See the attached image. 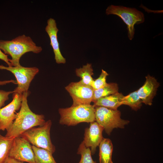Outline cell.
<instances>
[{"instance_id": "6da1fadb", "label": "cell", "mask_w": 163, "mask_h": 163, "mask_svg": "<svg viewBox=\"0 0 163 163\" xmlns=\"http://www.w3.org/2000/svg\"><path fill=\"white\" fill-rule=\"evenodd\" d=\"M29 94L28 91L23 93L22 100L20 110L12 124L6 130L5 137L14 138L20 136L33 127L43 125L46 121L43 115L36 114L30 108L27 101Z\"/></svg>"}, {"instance_id": "7a4b0ae2", "label": "cell", "mask_w": 163, "mask_h": 163, "mask_svg": "<svg viewBox=\"0 0 163 163\" xmlns=\"http://www.w3.org/2000/svg\"><path fill=\"white\" fill-rule=\"evenodd\" d=\"M0 49L4 54L11 57L9 61L11 66L21 65L20 59L25 53L32 52L37 54L42 50V47L37 46L30 37L24 34L11 40H0Z\"/></svg>"}, {"instance_id": "3957f363", "label": "cell", "mask_w": 163, "mask_h": 163, "mask_svg": "<svg viewBox=\"0 0 163 163\" xmlns=\"http://www.w3.org/2000/svg\"><path fill=\"white\" fill-rule=\"evenodd\" d=\"M59 123L75 126L83 122L91 123L95 120V108L93 105H81L59 108Z\"/></svg>"}, {"instance_id": "277c9868", "label": "cell", "mask_w": 163, "mask_h": 163, "mask_svg": "<svg viewBox=\"0 0 163 163\" xmlns=\"http://www.w3.org/2000/svg\"><path fill=\"white\" fill-rule=\"evenodd\" d=\"M52 122L50 120L46 121L42 125L33 127L21 135L32 145L47 150L53 154L56 151L55 146L51 141L50 131Z\"/></svg>"}, {"instance_id": "5b68a950", "label": "cell", "mask_w": 163, "mask_h": 163, "mask_svg": "<svg viewBox=\"0 0 163 163\" xmlns=\"http://www.w3.org/2000/svg\"><path fill=\"white\" fill-rule=\"evenodd\" d=\"M106 14L116 15L122 19L127 25L128 37L130 40L134 37L135 24L142 23L145 21L143 13L134 8L111 5L106 9Z\"/></svg>"}, {"instance_id": "8992f818", "label": "cell", "mask_w": 163, "mask_h": 163, "mask_svg": "<svg viewBox=\"0 0 163 163\" xmlns=\"http://www.w3.org/2000/svg\"><path fill=\"white\" fill-rule=\"evenodd\" d=\"M95 120L108 135L114 129L123 128L129 122L128 120L121 118V112L117 109L112 110L101 106L95 107Z\"/></svg>"}, {"instance_id": "52a82bcc", "label": "cell", "mask_w": 163, "mask_h": 163, "mask_svg": "<svg viewBox=\"0 0 163 163\" xmlns=\"http://www.w3.org/2000/svg\"><path fill=\"white\" fill-rule=\"evenodd\" d=\"M0 69L8 71L13 74L16 79L17 87L14 93L22 94L28 91L30 83L35 75L39 72L36 67H24L21 65L16 66L6 67L0 65Z\"/></svg>"}, {"instance_id": "ba28073f", "label": "cell", "mask_w": 163, "mask_h": 163, "mask_svg": "<svg viewBox=\"0 0 163 163\" xmlns=\"http://www.w3.org/2000/svg\"><path fill=\"white\" fill-rule=\"evenodd\" d=\"M73 100L72 106L90 105L92 102L94 90L91 86L80 81L71 82L65 87Z\"/></svg>"}, {"instance_id": "9c48e42d", "label": "cell", "mask_w": 163, "mask_h": 163, "mask_svg": "<svg viewBox=\"0 0 163 163\" xmlns=\"http://www.w3.org/2000/svg\"><path fill=\"white\" fill-rule=\"evenodd\" d=\"M23 94L13 93V100L0 110V131L7 130L12 124L17 117L16 111L20 109Z\"/></svg>"}, {"instance_id": "30bf717a", "label": "cell", "mask_w": 163, "mask_h": 163, "mask_svg": "<svg viewBox=\"0 0 163 163\" xmlns=\"http://www.w3.org/2000/svg\"><path fill=\"white\" fill-rule=\"evenodd\" d=\"M9 157L23 162L36 163L32 145L20 136L14 138Z\"/></svg>"}, {"instance_id": "8fae6325", "label": "cell", "mask_w": 163, "mask_h": 163, "mask_svg": "<svg viewBox=\"0 0 163 163\" xmlns=\"http://www.w3.org/2000/svg\"><path fill=\"white\" fill-rule=\"evenodd\" d=\"M104 130L96 121L90 123L89 127L85 130L82 141L86 147L90 149L92 155L95 154L97 147L104 138L102 136Z\"/></svg>"}, {"instance_id": "7c38bea8", "label": "cell", "mask_w": 163, "mask_h": 163, "mask_svg": "<svg viewBox=\"0 0 163 163\" xmlns=\"http://www.w3.org/2000/svg\"><path fill=\"white\" fill-rule=\"evenodd\" d=\"M145 79L144 84L137 91L142 103L151 106L160 84L154 77L149 75L145 77Z\"/></svg>"}, {"instance_id": "4fadbf2b", "label": "cell", "mask_w": 163, "mask_h": 163, "mask_svg": "<svg viewBox=\"0 0 163 163\" xmlns=\"http://www.w3.org/2000/svg\"><path fill=\"white\" fill-rule=\"evenodd\" d=\"M45 30L50 37V45L53 49L56 63L59 64L65 63L66 59L61 53L58 40L57 34L59 30L55 20L51 18L48 19Z\"/></svg>"}, {"instance_id": "5bb4252c", "label": "cell", "mask_w": 163, "mask_h": 163, "mask_svg": "<svg viewBox=\"0 0 163 163\" xmlns=\"http://www.w3.org/2000/svg\"><path fill=\"white\" fill-rule=\"evenodd\" d=\"M124 96L122 93L118 92L99 99L93 105L94 107L101 106L112 110H117L122 105V99Z\"/></svg>"}, {"instance_id": "9a60e30c", "label": "cell", "mask_w": 163, "mask_h": 163, "mask_svg": "<svg viewBox=\"0 0 163 163\" xmlns=\"http://www.w3.org/2000/svg\"><path fill=\"white\" fill-rule=\"evenodd\" d=\"M99 146V163H113L112 157L113 147L110 139L103 138Z\"/></svg>"}, {"instance_id": "2e32d148", "label": "cell", "mask_w": 163, "mask_h": 163, "mask_svg": "<svg viewBox=\"0 0 163 163\" xmlns=\"http://www.w3.org/2000/svg\"><path fill=\"white\" fill-rule=\"evenodd\" d=\"M75 74L80 78V81L82 83L91 86L94 80L92 76L94 75L93 70L91 64L87 63L82 67L77 68L75 70Z\"/></svg>"}, {"instance_id": "e0dca14e", "label": "cell", "mask_w": 163, "mask_h": 163, "mask_svg": "<svg viewBox=\"0 0 163 163\" xmlns=\"http://www.w3.org/2000/svg\"><path fill=\"white\" fill-rule=\"evenodd\" d=\"M118 85L116 83H107L103 88L94 90L92 102L94 103L101 98L119 92Z\"/></svg>"}, {"instance_id": "ac0fdd59", "label": "cell", "mask_w": 163, "mask_h": 163, "mask_svg": "<svg viewBox=\"0 0 163 163\" xmlns=\"http://www.w3.org/2000/svg\"><path fill=\"white\" fill-rule=\"evenodd\" d=\"M14 138H8L0 133V163H5L9 157Z\"/></svg>"}, {"instance_id": "d6986e66", "label": "cell", "mask_w": 163, "mask_h": 163, "mask_svg": "<svg viewBox=\"0 0 163 163\" xmlns=\"http://www.w3.org/2000/svg\"><path fill=\"white\" fill-rule=\"evenodd\" d=\"M36 163H57L53 154L46 149L32 145Z\"/></svg>"}, {"instance_id": "ffe728a7", "label": "cell", "mask_w": 163, "mask_h": 163, "mask_svg": "<svg viewBox=\"0 0 163 163\" xmlns=\"http://www.w3.org/2000/svg\"><path fill=\"white\" fill-rule=\"evenodd\" d=\"M142 102L139 96L137 91L124 96L122 99L121 104L129 106L135 111L140 109L142 106Z\"/></svg>"}, {"instance_id": "44dd1931", "label": "cell", "mask_w": 163, "mask_h": 163, "mask_svg": "<svg viewBox=\"0 0 163 163\" xmlns=\"http://www.w3.org/2000/svg\"><path fill=\"white\" fill-rule=\"evenodd\" d=\"M77 154L81 155V159L78 163H96L92 159L90 149L86 147L83 141L79 145Z\"/></svg>"}, {"instance_id": "7402d4cb", "label": "cell", "mask_w": 163, "mask_h": 163, "mask_svg": "<svg viewBox=\"0 0 163 163\" xmlns=\"http://www.w3.org/2000/svg\"><path fill=\"white\" fill-rule=\"evenodd\" d=\"M108 75L109 74L106 71L102 69L99 77L96 79L94 80L91 84V86L94 90L103 88L107 84L106 79Z\"/></svg>"}, {"instance_id": "603a6c76", "label": "cell", "mask_w": 163, "mask_h": 163, "mask_svg": "<svg viewBox=\"0 0 163 163\" xmlns=\"http://www.w3.org/2000/svg\"><path fill=\"white\" fill-rule=\"evenodd\" d=\"M14 93V91H6L0 90V110L5 105V102L9 99L10 94Z\"/></svg>"}, {"instance_id": "cb8c5ba5", "label": "cell", "mask_w": 163, "mask_h": 163, "mask_svg": "<svg viewBox=\"0 0 163 163\" xmlns=\"http://www.w3.org/2000/svg\"><path fill=\"white\" fill-rule=\"evenodd\" d=\"M0 59L4 61L8 65V66H11L9 62V59L8 58V55L4 54L0 49Z\"/></svg>"}, {"instance_id": "d4e9b609", "label": "cell", "mask_w": 163, "mask_h": 163, "mask_svg": "<svg viewBox=\"0 0 163 163\" xmlns=\"http://www.w3.org/2000/svg\"><path fill=\"white\" fill-rule=\"evenodd\" d=\"M5 163H24V162L9 157Z\"/></svg>"}, {"instance_id": "484cf974", "label": "cell", "mask_w": 163, "mask_h": 163, "mask_svg": "<svg viewBox=\"0 0 163 163\" xmlns=\"http://www.w3.org/2000/svg\"><path fill=\"white\" fill-rule=\"evenodd\" d=\"M12 83L15 84H16V81L15 80H13L0 81V85H3L6 84Z\"/></svg>"}]
</instances>
